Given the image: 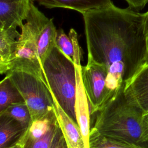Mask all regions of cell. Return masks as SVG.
Wrapping results in <instances>:
<instances>
[{"mask_svg":"<svg viewBox=\"0 0 148 148\" xmlns=\"http://www.w3.org/2000/svg\"><path fill=\"white\" fill-rule=\"evenodd\" d=\"M82 15L88 57L106 68V87L113 97L143 65L142 13L112 3Z\"/></svg>","mask_w":148,"mask_h":148,"instance_id":"1","label":"cell"},{"mask_svg":"<svg viewBox=\"0 0 148 148\" xmlns=\"http://www.w3.org/2000/svg\"><path fill=\"white\" fill-rule=\"evenodd\" d=\"M123 87L97 112L93 127L105 136L148 148L145 112L127 100Z\"/></svg>","mask_w":148,"mask_h":148,"instance_id":"2","label":"cell"},{"mask_svg":"<svg viewBox=\"0 0 148 148\" xmlns=\"http://www.w3.org/2000/svg\"><path fill=\"white\" fill-rule=\"evenodd\" d=\"M42 65L51 93L62 109L77 124L75 108L76 87L75 64L55 46Z\"/></svg>","mask_w":148,"mask_h":148,"instance_id":"3","label":"cell"},{"mask_svg":"<svg viewBox=\"0 0 148 148\" xmlns=\"http://www.w3.org/2000/svg\"><path fill=\"white\" fill-rule=\"evenodd\" d=\"M8 76L17 87L29 110L31 121L54 113V101L48 84L25 72L11 71Z\"/></svg>","mask_w":148,"mask_h":148,"instance_id":"4","label":"cell"},{"mask_svg":"<svg viewBox=\"0 0 148 148\" xmlns=\"http://www.w3.org/2000/svg\"><path fill=\"white\" fill-rule=\"evenodd\" d=\"M82 79L90 106V113L100 110L113 97L106 87V68L87 56V62L82 66Z\"/></svg>","mask_w":148,"mask_h":148,"instance_id":"5","label":"cell"},{"mask_svg":"<svg viewBox=\"0 0 148 148\" xmlns=\"http://www.w3.org/2000/svg\"><path fill=\"white\" fill-rule=\"evenodd\" d=\"M21 30L15 57L10 64L7 73L11 71L25 72L32 75L48 84L39 57L36 43L31 29L25 23Z\"/></svg>","mask_w":148,"mask_h":148,"instance_id":"6","label":"cell"},{"mask_svg":"<svg viewBox=\"0 0 148 148\" xmlns=\"http://www.w3.org/2000/svg\"><path fill=\"white\" fill-rule=\"evenodd\" d=\"M25 23L35 38L39 57L43 64L50 51L56 46L57 30L53 20L49 19L39 11L34 2L31 4Z\"/></svg>","mask_w":148,"mask_h":148,"instance_id":"7","label":"cell"},{"mask_svg":"<svg viewBox=\"0 0 148 148\" xmlns=\"http://www.w3.org/2000/svg\"><path fill=\"white\" fill-rule=\"evenodd\" d=\"M127 100L148 113V65H143L123 87Z\"/></svg>","mask_w":148,"mask_h":148,"instance_id":"8","label":"cell"},{"mask_svg":"<svg viewBox=\"0 0 148 148\" xmlns=\"http://www.w3.org/2000/svg\"><path fill=\"white\" fill-rule=\"evenodd\" d=\"M34 0H0V28H20Z\"/></svg>","mask_w":148,"mask_h":148,"instance_id":"9","label":"cell"},{"mask_svg":"<svg viewBox=\"0 0 148 148\" xmlns=\"http://www.w3.org/2000/svg\"><path fill=\"white\" fill-rule=\"evenodd\" d=\"M76 69V87L75 95V113L77 125L80 128L82 135L86 148H89L88 139L91 130L90 111L88 106V100L86 94L82 79V65H75Z\"/></svg>","mask_w":148,"mask_h":148,"instance_id":"10","label":"cell"},{"mask_svg":"<svg viewBox=\"0 0 148 148\" xmlns=\"http://www.w3.org/2000/svg\"><path fill=\"white\" fill-rule=\"evenodd\" d=\"M51 94L54 101V111L67 148H86L77 124L66 113L54 95Z\"/></svg>","mask_w":148,"mask_h":148,"instance_id":"11","label":"cell"},{"mask_svg":"<svg viewBox=\"0 0 148 148\" xmlns=\"http://www.w3.org/2000/svg\"><path fill=\"white\" fill-rule=\"evenodd\" d=\"M20 34L16 28H0V73L6 74L14 58Z\"/></svg>","mask_w":148,"mask_h":148,"instance_id":"12","label":"cell"},{"mask_svg":"<svg viewBox=\"0 0 148 148\" xmlns=\"http://www.w3.org/2000/svg\"><path fill=\"white\" fill-rule=\"evenodd\" d=\"M39 5L49 9L65 8L76 10L82 14L99 9L112 3V0H36Z\"/></svg>","mask_w":148,"mask_h":148,"instance_id":"13","label":"cell"},{"mask_svg":"<svg viewBox=\"0 0 148 148\" xmlns=\"http://www.w3.org/2000/svg\"><path fill=\"white\" fill-rule=\"evenodd\" d=\"M56 46L75 65H81L83 51L79 46L77 34L73 28L70 29L68 35L62 28L57 29Z\"/></svg>","mask_w":148,"mask_h":148,"instance_id":"14","label":"cell"},{"mask_svg":"<svg viewBox=\"0 0 148 148\" xmlns=\"http://www.w3.org/2000/svg\"><path fill=\"white\" fill-rule=\"evenodd\" d=\"M27 130L14 119L0 114V148H6L13 144V142L17 141Z\"/></svg>","mask_w":148,"mask_h":148,"instance_id":"15","label":"cell"},{"mask_svg":"<svg viewBox=\"0 0 148 148\" xmlns=\"http://www.w3.org/2000/svg\"><path fill=\"white\" fill-rule=\"evenodd\" d=\"M22 102L24 101L20 92L6 75L0 83V112L12 104Z\"/></svg>","mask_w":148,"mask_h":148,"instance_id":"16","label":"cell"},{"mask_svg":"<svg viewBox=\"0 0 148 148\" xmlns=\"http://www.w3.org/2000/svg\"><path fill=\"white\" fill-rule=\"evenodd\" d=\"M57 121L55 113L49 116L32 121L25 131L27 140L34 142L42 138Z\"/></svg>","mask_w":148,"mask_h":148,"instance_id":"17","label":"cell"},{"mask_svg":"<svg viewBox=\"0 0 148 148\" xmlns=\"http://www.w3.org/2000/svg\"><path fill=\"white\" fill-rule=\"evenodd\" d=\"M89 148H139L138 146L105 136L92 127L88 139Z\"/></svg>","mask_w":148,"mask_h":148,"instance_id":"18","label":"cell"},{"mask_svg":"<svg viewBox=\"0 0 148 148\" xmlns=\"http://www.w3.org/2000/svg\"><path fill=\"white\" fill-rule=\"evenodd\" d=\"M0 114L8 116L19 122L25 129H27L31 122V116L25 102L12 104L7 107Z\"/></svg>","mask_w":148,"mask_h":148,"instance_id":"19","label":"cell"},{"mask_svg":"<svg viewBox=\"0 0 148 148\" xmlns=\"http://www.w3.org/2000/svg\"><path fill=\"white\" fill-rule=\"evenodd\" d=\"M57 123L42 138L34 142H30V141L27 140L24 147L25 148H50Z\"/></svg>","mask_w":148,"mask_h":148,"instance_id":"20","label":"cell"},{"mask_svg":"<svg viewBox=\"0 0 148 148\" xmlns=\"http://www.w3.org/2000/svg\"><path fill=\"white\" fill-rule=\"evenodd\" d=\"M142 27L145 45V58L143 65H148V10L142 13Z\"/></svg>","mask_w":148,"mask_h":148,"instance_id":"21","label":"cell"},{"mask_svg":"<svg viewBox=\"0 0 148 148\" xmlns=\"http://www.w3.org/2000/svg\"><path fill=\"white\" fill-rule=\"evenodd\" d=\"M50 148H67L64 137L58 121L56 125L55 131Z\"/></svg>","mask_w":148,"mask_h":148,"instance_id":"22","label":"cell"},{"mask_svg":"<svg viewBox=\"0 0 148 148\" xmlns=\"http://www.w3.org/2000/svg\"><path fill=\"white\" fill-rule=\"evenodd\" d=\"M128 5V8L135 10H142L148 3V0H125Z\"/></svg>","mask_w":148,"mask_h":148,"instance_id":"23","label":"cell"},{"mask_svg":"<svg viewBox=\"0 0 148 148\" xmlns=\"http://www.w3.org/2000/svg\"><path fill=\"white\" fill-rule=\"evenodd\" d=\"M144 117H145V120H146V123H147V125H148V113H145Z\"/></svg>","mask_w":148,"mask_h":148,"instance_id":"24","label":"cell"},{"mask_svg":"<svg viewBox=\"0 0 148 148\" xmlns=\"http://www.w3.org/2000/svg\"><path fill=\"white\" fill-rule=\"evenodd\" d=\"M24 148H25V147H24Z\"/></svg>","mask_w":148,"mask_h":148,"instance_id":"25","label":"cell"}]
</instances>
